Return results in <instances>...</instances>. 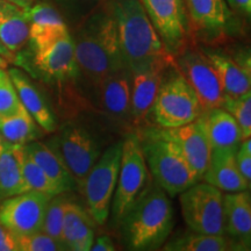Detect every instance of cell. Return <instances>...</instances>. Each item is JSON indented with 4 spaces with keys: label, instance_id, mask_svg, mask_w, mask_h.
Listing matches in <instances>:
<instances>
[{
    "label": "cell",
    "instance_id": "cell-1",
    "mask_svg": "<svg viewBox=\"0 0 251 251\" xmlns=\"http://www.w3.org/2000/svg\"><path fill=\"white\" fill-rule=\"evenodd\" d=\"M79 76L96 87L108 75L125 67L114 18L106 4H100L80 20L71 34Z\"/></svg>",
    "mask_w": 251,
    "mask_h": 251
},
{
    "label": "cell",
    "instance_id": "cell-2",
    "mask_svg": "<svg viewBox=\"0 0 251 251\" xmlns=\"http://www.w3.org/2000/svg\"><path fill=\"white\" fill-rule=\"evenodd\" d=\"M107 5L117 25L122 56L131 72L152 63L175 58L140 0H108Z\"/></svg>",
    "mask_w": 251,
    "mask_h": 251
},
{
    "label": "cell",
    "instance_id": "cell-3",
    "mask_svg": "<svg viewBox=\"0 0 251 251\" xmlns=\"http://www.w3.org/2000/svg\"><path fill=\"white\" fill-rule=\"evenodd\" d=\"M174 225L175 213L170 197L152 181L118 226L128 250L147 251L163 247L172 233Z\"/></svg>",
    "mask_w": 251,
    "mask_h": 251
},
{
    "label": "cell",
    "instance_id": "cell-4",
    "mask_svg": "<svg viewBox=\"0 0 251 251\" xmlns=\"http://www.w3.org/2000/svg\"><path fill=\"white\" fill-rule=\"evenodd\" d=\"M137 135L153 181L175 198L200 181L185 161L179 148L163 136L159 128H144Z\"/></svg>",
    "mask_w": 251,
    "mask_h": 251
},
{
    "label": "cell",
    "instance_id": "cell-5",
    "mask_svg": "<svg viewBox=\"0 0 251 251\" xmlns=\"http://www.w3.org/2000/svg\"><path fill=\"white\" fill-rule=\"evenodd\" d=\"M201 114L202 108L197 93L175 62L164 72L153 103L151 115L157 127H180L197 120Z\"/></svg>",
    "mask_w": 251,
    "mask_h": 251
},
{
    "label": "cell",
    "instance_id": "cell-6",
    "mask_svg": "<svg viewBox=\"0 0 251 251\" xmlns=\"http://www.w3.org/2000/svg\"><path fill=\"white\" fill-rule=\"evenodd\" d=\"M137 133H130L122 141V152L117 187L111 212L113 221L119 225L124 215L148 191L152 184Z\"/></svg>",
    "mask_w": 251,
    "mask_h": 251
},
{
    "label": "cell",
    "instance_id": "cell-7",
    "mask_svg": "<svg viewBox=\"0 0 251 251\" xmlns=\"http://www.w3.org/2000/svg\"><path fill=\"white\" fill-rule=\"evenodd\" d=\"M122 152V141L113 143L101 152L84 180L81 193L85 196L87 212L96 225L107 222L113 196L117 187Z\"/></svg>",
    "mask_w": 251,
    "mask_h": 251
},
{
    "label": "cell",
    "instance_id": "cell-8",
    "mask_svg": "<svg viewBox=\"0 0 251 251\" xmlns=\"http://www.w3.org/2000/svg\"><path fill=\"white\" fill-rule=\"evenodd\" d=\"M179 202L183 219L190 230L225 235L222 191L200 180L179 194Z\"/></svg>",
    "mask_w": 251,
    "mask_h": 251
},
{
    "label": "cell",
    "instance_id": "cell-9",
    "mask_svg": "<svg viewBox=\"0 0 251 251\" xmlns=\"http://www.w3.org/2000/svg\"><path fill=\"white\" fill-rule=\"evenodd\" d=\"M52 143L81 191L87 174L102 152L98 139L79 121L69 120L61 126Z\"/></svg>",
    "mask_w": 251,
    "mask_h": 251
},
{
    "label": "cell",
    "instance_id": "cell-10",
    "mask_svg": "<svg viewBox=\"0 0 251 251\" xmlns=\"http://www.w3.org/2000/svg\"><path fill=\"white\" fill-rule=\"evenodd\" d=\"M177 68L197 93L202 112L222 107L226 96L214 65L205 51L186 47L175 57Z\"/></svg>",
    "mask_w": 251,
    "mask_h": 251
},
{
    "label": "cell",
    "instance_id": "cell-11",
    "mask_svg": "<svg viewBox=\"0 0 251 251\" xmlns=\"http://www.w3.org/2000/svg\"><path fill=\"white\" fill-rule=\"evenodd\" d=\"M166 49L179 55L187 47L190 36L186 6L184 0H140Z\"/></svg>",
    "mask_w": 251,
    "mask_h": 251
},
{
    "label": "cell",
    "instance_id": "cell-12",
    "mask_svg": "<svg viewBox=\"0 0 251 251\" xmlns=\"http://www.w3.org/2000/svg\"><path fill=\"white\" fill-rule=\"evenodd\" d=\"M51 198L36 191H27L4 199L0 201V224L15 235L40 231Z\"/></svg>",
    "mask_w": 251,
    "mask_h": 251
},
{
    "label": "cell",
    "instance_id": "cell-13",
    "mask_svg": "<svg viewBox=\"0 0 251 251\" xmlns=\"http://www.w3.org/2000/svg\"><path fill=\"white\" fill-rule=\"evenodd\" d=\"M92 90L102 114L118 124L131 125V71L127 65L103 78Z\"/></svg>",
    "mask_w": 251,
    "mask_h": 251
},
{
    "label": "cell",
    "instance_id": "cell-14",
    "mask_svg": "<svg viewBox=\"0 0 251 251\" xmlns=\"http://www.w3.org/2000/svg\"><path fill=\"white\" fill-rule=\"evenodd\" d=\"M175 58L164 59L131 72V126L142 128L151 115L163 76Z\"/></svg>",
    "mask_w": 251,
    "mask_h": 251
},
{
    "label": "cell",
    "instance_id": "cell-15",
    "mask_svg": "<svg viewBox=\"0 0 251 251\" xmlns=\"http://www.w3.org/2000/svg\"><path fill=\"white\" fill-rule=\"evenodd\" d=\"M33 51L34 64L48 80L57 84H71L80 78L71 33Z\"/></svg>",
    "mask_w": 251,
    "mask_h": 251
},
{
    "label": "cell",
    "instance_id": "cell-16",
    "mask_svg": "<svg viewBox=\"0 0 251 251\" xmlns=\"http://www.w3.org/2000/svg\"><path fill=\"white\" fill-rule=\"evenodd\" d=\"M159 131L179 148L194 175L201 180L211 158L212 147L200 117L180 127L159 128Z\"/></svg>",
    "mask_w": 251,
    "mask_h": 251
},
{
    "label": "cell",
    "instance_id": "cell-17",
    "mask_svg": "<svg viewBox=\"0 0 251 251\" xmlns=\"http://www.w3.org/2000/svg\"><path fill=\"white\" fill-rule=\"evenodd\" d=\"M8 74L13 80L20 102L23 103L26 111L29 113L31 118L36 121V124L42 128L45 133H55L58 128L57 120L48 100L46 99L41 90L20 69L11 68Z\"/></svg>",
    "mask_w": 251,
    "mask_h": 251
},
{
    "label": "cell",
    "instance_id": "cell-18",
    "mask_svg": "<svg viewBox=\"0 0 251 251\" xmlns=\"http://www.w3.org/2000/svg\"><path fill=\"white\" fill-rule=\"evenodd\" d=\"M25 11L29 26L28 41L33 50L43 48L65 34L70 33L61 14L50 4L37 2Z\"/></svg>",
    "mask_w": 251,
    "mask_h": 251
},
{
    "label": "cell",
    "instance_id": "cell-19",
    "mask_svg": "<svg viewBox=\"0 0 251 251\" xmlns=\"http://www.w3.org/2000/svg\"><path fill=\"white\" fill-rule=\"evenodd\" d=\"M236 151L237 149H212L208 166L201 180L226 193L250 190V184L238 170Z\"/></svg>",
    "mask_w": 251,
    "mask_h": 251
},
{
    "label": "cell",
    "instance_id": "cell-20",
    "mask_svg": "<svg viewBox=\"0 0 251 251\" xmlns=\"http://www.w3.org/2000/svg\"><path fill=\"white\" fill-rule=\"evenodd\" d=\"M205 54L218 72L226 98H237L251 91L250 63L238 62L219 50H205Z\"/></svg>",
    "mask_w": 251,
    "mask_h": 251
},
{
    "label": "cell",
    "instance_id": "cell-21",
    "mask_svg": "<svg viewBox=\"0 0 251 251\" xmlns=\"http://www.w3.org/2000/svg\"><path fill=\"white\" fill-rule=\"evenodd\" d=\"M225 235L249 246L251 238V194L249 190L224 194Z\"/></svg>",
    "mask_w": 251,
    "mask_h": 251
},
{
    "label": "cell",
    "instance_id": "cell-22",
    "mask_svg": "<svg viewBox=\"0 0 251 251\" xmlns=\"http://www.w3.org/2000/svg\"><path fill=\"white\" fill-rule=\"evenodd\" d=\"M24 150L46 172L50 179L54 181L61 192H70L77 188L76 181L54 143L50 142V144H46L36 140L25 144Z\"/></svg>",
    "mask_w": 251,
    "mask_h": 251
},
{
    "label": "cell",
    "instance_id": "cell-23",
    "mask_svg": "<svg viewBox=\"0 0 251 251\" xmlns=\"http://www.w3.org/2000/svg\"><path fill=\"white\" fill-rule=\"evenodd\" d=\"M94 225L87 209L79 203H69L64 215L62 241L65 249L72 251H90L94 241Z\"/></svg>",
    "mask_w": 251,
    "mask_h": 251
},
{
    "label": "cell",
    "instance_id": "cell-24",
    "mask_svg": "<svg viewBox=\"0 0 251 251\" xmlns=\"http://www.w3.org/2000/svg\"><path fill=\"white\" fill-rule=\"evenodd\" d=\"M212 149H237L242 133L230 113L222 107L211 108L200 115Z\"/></svg>",
    "mask_w": 251,
    "mask_h": 251
},
{
    "label": "cell",
    "instance_id": "cell-25",
    "mask_svg": "<svg viewBox=\"0 0 251 251\" xmlns=\"http://www.w3.org/2000/svg\"><path fill=\"white\" fill-rule=\"evenodd\" d=\"M188 21L198 30L219 34L229 26L231 13L226 0H184Z\"/></svg>",
    "mask_w": 251,
    "mask_h": 251
},
{
    "label": "cell",
    "instance_id": "cell-26",
    "mask_svg": "<svg viewBox=\"0 0 251 251\" xmlns=\"http://www.w3.org/2000/svg\"><path fill=\"white\" fill-rule=\"evenodd\" d=\"M29 37L26 11L7 0H0V41L12 54L24 48Z\"/></svg>",
    "mask_w": 251,
    "mask_h": 251
},
{
    "label": "cell",
    "instance_id": "cell-27",
    "mask_svg": "<svg viewBox=\"0 0 251 251\" xmlns=\"http://www.w3.org/2000/svg\"><path fill=\"white\" fill-rule=\"evenodd\" d=\"M24 146L5 142L0 152V201L27 192L23 176Z\"/></svg>",
    "mask_w": 251,
    "mask_h": 251
},
{
    "label": "cell",
    "instance_id": "cell-28",
    "mask_svg": "<svg viewBox=\"0 0 251 251\" xmlns=\"http://www.w3.org/2000/svg\"><path fill=\"white\" fill-rule=\"evenodd\" d=\"M43 134L45 131L23 105L14 114H0V135L5 142L15 146H25L40 140Z\"/></svg>",
    "mask_w": 251,
    "mask_h": 251
},
{
    "label": "cell",
    "instance_id": "cell-29",
    "mask_svg": "<svg viewBox=\"0 0 251 251\" xmlns=\"http://www.w3.org/2000/svg\"><path fill=\"white\" fill-rule=\"evenodd\" d=\"M166 251H225L229 242L225 235H209L188 230L171 237L163 244Z\"/></svg>",
    "mask_w": 251,
    "mask_h": 251
},
{
    "label": "cell",
    "instance_id": "cell-30",
    "mask_svg": "<svg viewBox=\"0 0 251 251\" xmlns=\"http://www.w3.org/2000/svg\"><path fill=\"white\" fill-rule=\"evenodd\" d=\"M71 201L72 198L69 194V192H63L52 197L48 203V207H47L42 229H41L43 233L48 234L49 236L55 238L63 247H64L62 241L63 221H64V215L65 212H67L69 203Z\"/></svg>",
    "mask_w": 251,
    "mask_h": 251
},
{
    "label": "cell",
    "instance_id": "cell-31",
    "mask_svg": "<svg viewBox=\"0 0 251 251\" xmlns=\"http://www.w3.org/2000/svg\"><path fill=\"white\" fill-rule=\"evenodd\" d=\"M23 176L28 191H36L50 197L63 193L25 150L23 155Z\"/></svg>",
    "mask_w": 251,
    "mask_h": 251
},
{
    "label": "cell",
    "instance_id": "cell-32",
    "mask_svg": "<svg viewBox=\"0 0 251 251\" xmlns=\"http://www.w3.org/2000/svg\"><path fill=\"white\" fill-rule=\"evenodd\" d=\"M222 108L230 113L236 120L242 139L251 137V91L237 98H226Z\"/></svg>",
    "mask_w": 251,
    "mask_h": 251
},
{
    "label": "cell",
    "instance_id": "cell-33",
    "mask_svg": "<svg viewBox=\"0 0 251 251\" xmlns=\"http://www.w3.org/2000/svg\"><path fill=\"white\" fill-rule=\"evenodd\" d=\"M6 69L0 67V114L11 115L18 112L23 103L20 102L13 80Z\"/></svg>",
    "mask_w": 251,
    "mask_h": 251
},
{
    "label": "cell",
    "instance_id": "cell-34",
    "mask_svg": "<svg viewBox=\"0 0 251 251\" xmlns=\"http://www.w3.org/2000/svg\"><path fill=\"white\" fill-rule=\"evenodd\" d=\"M17 236L19 251H58L65 250L61 243L55 238L43 233L42 230L26 235H15Z\"/></svg>",
    "mask_w": 251,
    "mask_h": 251
},
{
    "label": "cell",
    "instance_id": "cell-35",
    "mask_svg": "<svg viewBox=\"0 0 251 251\" xmlns=\"http://www.w3.org/2000/svg\"><path fill=\"white\" fill-rule=\"evenodd\" d=\"M236 163L241 175L251 185V140L241 141L236 151Z\"/></svg>",
    "mask_w": 251,
    "mask_h": 251
},
{
    "label": "cell",
    "instance_id": "cell-36",
    "mask_svg": "<svg viewBox=\"0 0 251 251\" xmlns=\"http://www.w3.org/2000/svg\"><path fill=\"white\" fill-rule=\"evenodd\" d=\"M59 4L68 8L72 13L83 14V18L98 7L103 0H57ZM81 18V19H83Z\"/></svg>",
    "mask_w": 251,
    "mask_h": 251
},
{
    "label": "cell",
    "instance_id": "cell-37",
    "mask_svg": "<svg viewBox=\"0 0 251 251\" xmlns=\"http://www.w3.org/2000/svg\"><path fill=\"white\" fill-rule=\"evenodd\" d=\"M0 251H19L15 234L1 224H0Z\"/></svg>",
    "mask_w": 251,
    "mask_h": 251
},
{
    "label": "cell",
    "instance_id": "cell-38",
    "mask_svg": "<svg viewBox=\"0 0 251 251\" xmlns=\"http://www.w3.org/2000/svg\"><path fill=\"white\" fill-rule=\"evenodd\" d=\"M115 244L113 242L112 237L109 235H100L98 237H94L93 244L91 247V251H114Z\"/></svg>",
    "mask_w": 251,
    "mask_h": 251
},
{
    "label": "cell",
    "instance_id": "cell-39",
    "mask_svg": "<svg viewBox=\"0 0 251 251\" xmlns=\"http://www.w3.org/2000/svg\"><path fill=\"white\" fill-rule=\"evenodd\" d=\"M228 6H230L231 8L235 11L241 12L244 15L249 17L251 13V0H226Z\"/></svg>",
    "mask_w": 251,
    "mask_h": 251
},
{
    "label": "cell",
    "instance_id": "cell-40",
    "mask_svg": "<svg viewBox=\"0 0 251 251\" xmlns=\"http://www.w3.org/2000/svg\"><path fill=\"white\" fill-rule=\"evenodd\" d=\"M0 56H1V57H4L8 63L9 62H15V59H17L15 55L12 54V52L9 51L7 48H6V47L2 45L1 41H0Z\"/></svg>",
    "mask_w": 251,
    "mask_h": 251
},
{
    "label": "cell",
    "instance_id": "cell-41",
    "mask_svg": "<svg viewBox=\"0 0 251 251\" xmlns=\"http://www.w3.org/2000/svg\"><path fill=\"white\" fill-rule=\"evenodd\" d=\"M7 1L19 6L20 8L27 9V8H29L30 6L34 4V2H35V0H7Z\"/></svg>",
    "mask_w": 251,
    "mask_h": 251
},
{
    "label": "cell",
    "instance_id": "cell-42",
    "mask_svg": "<svg viewBox=\"0 0 251 251\" xmlns=\"http://www.w3.org/2000/svg\"><path fill=\"white\" fill-rule=\"evenodd\" d=\"M0 67H2V68L8 67V62L6 61L4 57H1V56H0Z\"/></svg>",
    "mask_w": 251,
    "mask_h": 251
},
{
    "label": "cell",
    "instance_id": "cell-43",
    "mask_svg": "<svg viewBox=\"0 0 251 251\" xmlns=\"http://www.w3.org/2000/svg\"><path fill=\"white\" fill-rule=\"evenodd\" d=\"M4 146H5V141L1 137V135H0V152H1L2 149H4Z\"/></svg>",
    "mask_w": 251,
    "mask_h": 251
}]
</instances>
